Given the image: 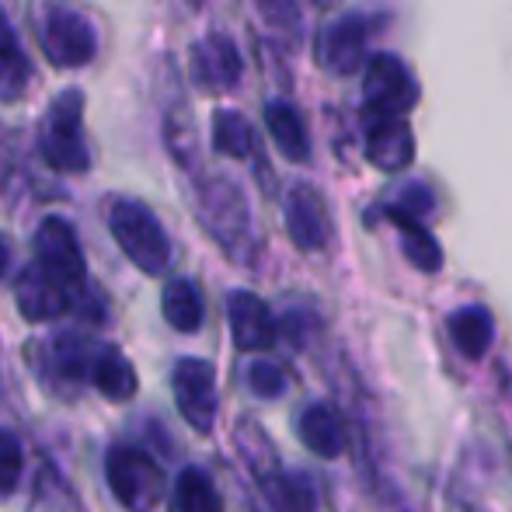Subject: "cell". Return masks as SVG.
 <instances>
[{"mask_svg": "<svg viewBox=\"0 0 512 512\" xmlns=\"http://www.w3.org/2000/svg\"><path fill=\"white\" fill-rule=\"evenodd\" d=\"M269 126H272V133H276V140L283 143L286 154L304 157V136H300V126H297V119H293L290 108L272 105L269 108Z\"/></svg>", "mask_w": 512, "mask_h": 512, "instance_id": "603a6c76", "label": "cell"}, {"mask_svg": "<svg viewBox=\"0 0 512 512\" xmlns=\"http://www.w3.org/2000/svg\"><path fill=\"white\" fill-rule=\"evenodd\" d=\"M171 391H175L178 411L196 432H213L220 394H216V370L206 359H178L171 370Z\"/></svg>", "mask_w": 512, "mask_h": 512, "instance_id": "52a82bcc", "label": "cell"}, {"mask_svg": "<svg viewBox=\"0 0 512 512\" xmlns=\"http://www.w3.org/2000/svg\"><path fill=\"white\" fill-rule=\"evenodd\" d=\"M42 53L49 56V63L60 70H77L88 67L98 53V39L91 21L74 7H49L42 18Z\"/></svg>", "mask_w": 512, "mask_h": 512, "instance_id": "8992f818", "label": "cell"}, {"mask_svg": "<svg viewBox=\"0 0 512 512\" xmlns=\"http://www.w3.org/2000/svg\"><path fill=\"white\" fill-rule=\"evenodd\" d=\"M244 380H248V391L262 401H276L286 394L290 380H286V370L272 359H255V363L244 370Z\"/></svg>", "mask_w": 512, "mask_h": 512, "instance_id": "d6986e66", "label": "cell"}, {"mask_svg": "<svg viewBox=\"0 0 512 512\" xmlns=\"http://www.w3.org/2000/svg\"><path fill=\"white\" fill-rule=\"evenodd\" d=\"M105 481L126 512H161L168 502V478L161 464L140 446H112L105 457Z\"/></svg>", "mask_w": 512, "mask_h": 512, "instance_id": "7a4b0ae2", "label": "cell"}, {"mask_svg": "<svg viewBox=\"0 0 512 512\" xmlns=\"http://www.w3.org/2000/svg\"><path fill=\"white\" fill-rule=\"evenodd\" d=\"M14 304H18L21 317L32 324L60 321L70 310H81V300L67 286L56 283L53 276H46L39 265H28L18 276V283H14Z\"/></svg>", "mask_w": 512, "mask_h": 512, "instance_id": "ba28073f", "label": "cell"}, {"mask_svg": "<svg viewBox=\"0 0 512 512\" xmlns=\"http://www.w3.org/2000/svg\"><path fill=\"white\" fill-rule=\"evenodd\" d=\"M446 328H450V338H453V345H457V352H460V356H467V359H481L488 352V345H492V338H495L492 314H488L485 307L457 310Z\"/></svg>", "mask_w": 512, "mask_h": 512, "instance_id": "5bb4252c", "label": "cell"}, {"mask_svg": "<svg viewBox=\"0 0 512 512\" xmlns=\"http://www.w3.org/2000/svg\"><path fill=\"white\" fill-rule=\"evenodd\" d=\"M196 60H192V74L203 84H230L237 77V56L234 46L223 39H209L203 46H196Z\"/></svg>", "mask_w": 512, "mask_h": 512, "instance_id": "e0dca14e", "label": "cell"}, {"mask_svg": "<svg viewBox=\"0 0 512 512\" xmlns=\"http://www.w3.org/2000/svg\"><path fill=\"white\" fill-rule=\"evenodd\" d=\"M175 512H223V495L203 467H185L175 481Z\"/></svg>", "mask_w": 512, "mask_h": 512, "instance_id": "2e32d148", "label": "cell"}, {"mask_svg": "<svg viewBox=\"0 0 512 512\" xmlns=\"http://www.w3.org/2000/svg\"><path fill=\"white\" fill-rule=\"evenodd\" d=\"M108 230H112L122 255L147 276H161L171 265V241L161 220L136 199H115L108 206Z\"/></svg>", "mask_w": 512, "mask_h": 512, "instance_id": "3957f363", "label": "cell"}, {"mask_svg": "<svg viewBox=\"0 0 512 512\" xmlns=\"http://www.w3.org/2000/svg\"><path fill=\"white\" fill-rule=\"evenodd\" d=\"M25 474V450L14 432L0 429V499H11Z\"/></svg>", "mask_w": 512, "mask_h": 512, "instance_id": "ffe728a7", "label": "cell"}, {"mask_svg": "<svg viewBox=\"0 0 512 512\" xmlns=\"http://www.w3.org/2000/svg\"><path fill=\"white\" fill-rule=\"evenodd\" d=\"M84 95L81 91H63L46 112L42 122V157L49 168L63 171V175H81L91 168L88 143H84Z\"/></svg>", "mask_w": 512, "mask_h": 512, "instance_id": "277c9868", "label": "cell"}, {"mask_svg": "<svg viewBox=\"0 0 512 512\" xmlns=\"http://www.w3.org/2000/svg\"><path fill=\"white\" fill-rule=\"evenodd\" d=\"M91 387H95L102 398L108 401H129L136 394V370L119 349L112 345H102L95 356V366H91Z\"/></svg>", "mask_w": 512, "mask_h": 512, "instance_id": "4fadbf2b", "label": "cell"}, {"mask_svg": "<svg viewBox=\"0 0 512 512\" xmlns=\"http://www.w3.org/2000/svg\"><path fill=\"white\" fill-rule=\"evenodd\" d=\"M102 345L81 331H56L42 342L28 345V363L49 394L74 401L91 384V366Z\"/></svg>", "mask_w": 512, "mask_h": 512, "instance_id": "6da1fadb", "label": "cell"}, {"mask_svg": "<svg viewBox=\"0 0 512 512\" xmlns=\"http://www.w3.org/2000/svg\"><path fill=\"white\" fill-rule=\"evenodd\" d=\"M213 143H216V150H220V154L244 157V154H248V143H251L248 122H244L237 112H216V122H213Z\"/></svg>", "mask_w": 512, "mask_h": 512, "instance_id": "44dd1931", "label": "cell"}, {"mask_svg": "<svg viewBox=\"0 0 512 512\" xmlns=\"http://www.w3.org/2000/svg\"><path fill=\"white\" fill-rule=\"evenodd\" d=\"M28 77H32V63L25 60L18 39H14L11 21L0 11V98L4 102H18Z\"/></svg>", "mask_w": 512, "mask_h": 512, "instance_id": "9a60e30c", "label": "cell"}, {"mask_svg": "<svg viewBox=\"0 0 512 512\" xmlns=\"http://www.w3.org/2000/svg\"><path fill=\"white\" fill-rule=\"evenodd\" d=\"M7 265H11V244H7V237H0V279H4Z\"/></svg>", "mask_w": 512, "mask_h": 512, "instance_id": "cb8c5ba5", "label": "cell"}, {"mask_svg": "<svg viewBox=\"0 0 512 512\" xmlns=\"http://www.w3.org/2000/svg\"><path fill=\"white\" fill-rule=\"evenodd\" d=\"M227 317H230V335L241 352H262L272 349L276 342V321L272 310L255 297V293H230L227 297Z\"/></svg>", "mask_w": 512, "mask_h": 512, "instance_id": "9c48e42d", "label": "cell"}, {"mask_svg": "<svg viewBox=\"0 0 512 512\" xmlns=\"http://www.w3.org/2000/svg\"><path fill=\"white\" fill-rule=\"evenodd\" d=\"M258 485H262L272 512H317V488L307 474L286 471L283 464H276L258 474Z\"/></svg>", "mask_w": 512, "mask_h": 512, "instance_id": "8fae6325", "label": "cell"}, {"mask_svg": "<svg viewBox=\"0 0 512 512\" xmlns=\"http://www.w3.org/2000/svg\"><path fill=\"white\" fill-rule=\"evenodd\" d=\"M161 314L175 331H182V335H196L206 321V304H203L199 286L192 283V279H171V283L164 286Z\"/></svg>", "mask_w": 512, "mask_h": 512, "instance_id": "7c38bea8", "label": "cell"}, {"mask_svg": "<svg viewBox=\"0 0 512 512\" xmlns=\"http://www.w3.org/2000/svg\"><path fill=\"white\" fill-rule=\"evenodd\" d=\"M35 265L60 286H67L81 300V310H88V265H84V251L67 220L46 216L39 223V230H35Z\"/></svg>", "mask_w": 512, "mask_h": 512, "instance_id": "5b68a950", "label": "cell"}, {"mask_svg": "<svg viewBox=\"0 0 512 512\" xmlns=\"http://www.w3.org/2000/svg\"><path fill=\"white\" fill-rule=\"evenodd\" d=\"M237 450H241L244 464H248V471L255 474V478L262 471H269V467L279 464V457H276V450H272L269 436H265L262 425L251 422V418L237 422Z\"/></svg>", "mask_w": 512, "mask_h": 512, "instance_id": "ac0fdd59", "label": "cell"}, {"mask_svg": "<svg viewBox=\"0 0 512 512\" xmlns=\"http://www.w3.org/2000/svg\"><path fill=\"white\" fill-rule=\"evenodd\" d=\"M297 436L314 457L321 460H338L349 446L345 436V422L328 401H310V405L297 415Z\"/></svg>", "mask_w": 512, "mask_h": 512, "instance_id": "30bf717a", "label": "cell"}, {"mask_svg": "<svg viewBox=\"0 0 512 512\" xmlns=\"http://www.w3.org/2000/svg\"><path fill=\"white\" fill-rule=\"evenodd\" d=\"M290 234L300 248H317L321 244V220H317V209L310 206V199L300 192L290 203Z\"/></svg>", "mask_w": 512, "mask_h": 512, "instance_id": "7402d4cb", "label": "cell"}]
</instances>
